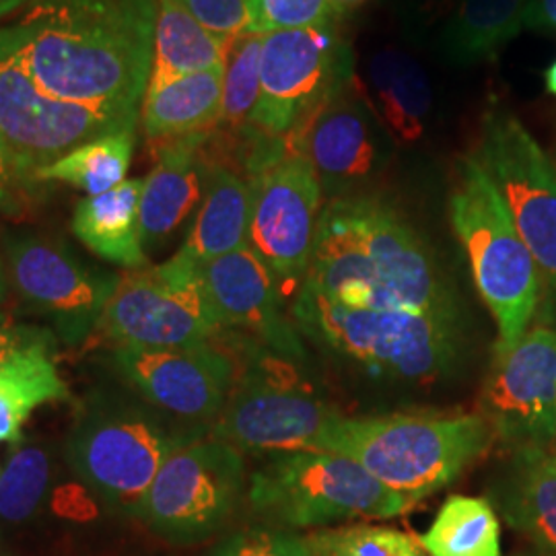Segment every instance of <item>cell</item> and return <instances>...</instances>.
<instances>
[{
	"label": "cell",
	"instance_id": "6da1fadb",
	"mask_svg": "<svg viewBox=\"0 0 556 556\" xmlns=\"http://www.w3.org/2000/svg\"><path fill=\"white\" fill-rule=\"evenodd\" d=\"M155 21L157 0H34L4 31L46 93L140 112Z\"/></svg>",
	"mask_w": 556,
	"mask_h": 556
},
{
	"label": "cell",
	"instance_id": "7a4b0ae2",
	"mask_svg": "<svg viewBox=\"0 0 556 556\" xmlns=\"http://www.w3.org/2000/svg\"><path fill=\"white\" fill-rule=\"evenodd\" d=\"M301 287L353 307L459 321L456 299L431 250L404 217L378 199L344 197L324 206Z\"/></svg>",
	"mask_w": 556,
	"mask_h": 556
},
{
	"label": "cell",
	"instance_id": "3957f363",
	"mask_svg": "<svg viewBox=\"0 0 556 556\" xmlns=\"http://www.w3.org/2000/svg\"><path fill=\"white\" fill-rule=\"evenodd\" d=\"M202 438V429L174 427L142 397L98 390L80 402L66 439V459L112 511L140 517L165 459Z\"/></svg>",
	"mask_w": 556,
	"mask_h": 556
},
{
	"label": "cell",
	"instance_id": "277c9868",
	"mask_svg": "<svg viewBox=\"0 0 556 556\" xmlns=\"http://www.w3.org/2000/svg\"><path fill=\"white\" fill-rule=\"evenodd\" d=\"M493 443V429L480 415L342 417L326 452L355 459L415 505L452 484Z\"/></svg>",
	"mask_w": 556,
	"mask_h": 556
},
{
	"label": "cell",
	"instance_id": "5b68a950",
	"mask_svg": "<svg viewBox=\"0 0 556 556\" xmlns=\"http://www.w3.org/2000/svg\"><path fill=\"white\" fill-rule=\"evenodd\" d=\"M450 220L470 262L478 295L497 324L495 357L511 351L536 314L542 277L536 260L477 157L457 163Z\"/></svg>",
	"mask_w": 556,
	"mask_h": 556
},
{
	"label": "cell",
	"instance_id": "8992f818",
	"mask_svg": "<svg viewBox=\"0 0 556 556\" xmlns=\"http://www.w3.org/2000/svg\"><path fill=\"white\" fill-rule=\"evenodd\" d=\"M291 319L299 334L383 378H439L456 363L459 349L454 319L353 307L305 287L295 293Z\"/></svg>",
	"mask_w": 556,
	"mask_h": 556
},
{
	"label": "cell",
	"instance_id": "52a82bcc",
	"mask_svg": "<svg viewBox=\"0 0 556 556\" xmlns=\"http://www.w3.org/2000/svg\"><path fill=\"white\" fill-rule=\"evenodd\" d=\"M260 514L291 528L388 519L413 507L358 462L330 452L270 454L250 482Z\"/></svg>",
	"mask_w": 556,
	"mask_h": 556
},
{
	"label": "cell",
	"instance_id": "ba28073f",
	"mask_svg": "<svg viewBox=\"0 0 556 556\" xmlns=\"http://www.w3.org/2000/svg\"><path fill=\"white\" fill-rule=\"evenodd\" d=\"M332 20L262 36L260 98L250 124L293 142L319 110L355 80L351 43Z\"/></svg>",
	"mask_w": 556,
	"mask_h": 556
},
{
	"label": "cell",
	"instance_id": "9c48e42d",
	"mask_svg": "<svg viewBox=\"0 0 556 556\" xmlns=\"http://www.w3.org/2000/svg\"><path fill=\"white\" fill-rule=\"evenodd\" d=\"M140 112L85 105L46 93L0 27V147L29 184L41 167L91 140L137 130Z\"/></svg>",
	"mask_w": 556,
	"mask_h": 556
},
{
	"label": "cell",
	"instance_id": "30bf717a",
	"mask_svg": "<svg viewBox=\"0 0 556 556\" xmlns=\"http://www.w3.org/2000/svg\"><path fill=\"white\" fill-rule=\"evenodd\" d=\"M220 330L200 266L179 252L160 266L122 275L96 328L112 346L139 349L206 344Z\"/></svg>",
	"mask_w": 556,
	"mask_h": 556
},
{
	"label": "cell",
	"instance_id": "8fae6325",
	"mask_svg": "<svg viewBox=\"0 0 556 556\" xmlns=\"http://www.w3.org/2000/svg\"><path fill=\"white\" fill-rule=\"evenodd\" d=\"M478 163L536 260L542 287L556 295V169L530 130L505 110L486 112Z\"/></svg>",
	"mask_w": 556,
	"mask_h": 556
},
{
	"label": "cell",
	"instance_id": "7c38bea8",
	"mask_svg": "<svg viewBox=\"0 0 556 556\" xmlns=\"http://www.w3.org/2000/svg\"><path fill=\"white\" fill-rule=\"evenodd\" d=\"M245 482L238 447L220 439H197L165 459L140 517L167 540L197 542L231 516Z\"/></svg>",
	"mask_w": 556,
	"mask_h": 556
},
{
	"label": "cell",
	"instance_id": "4fadbf2b",
	"mask_svg": "<svg viewBox=\"0 0 556 556\" xmlns=\"http://www.w3.org/2000/svg\"><path fill=\"white\" fill-rule=\"evenodd\" d=\"M342 415L321 397L254 367L233 386L211 431L239 452H326Z\"/></svg>",
	"mask_w": 556,
	"mask_h": 556
},
{
	"label": "cell",
	"instance_id": "5bb4252c",
	"mask_svg": "<svg viewBox=\"0 0 556 556\" xmlns=\"http://www.w3.org/2000/svg\"><path fill=\"white\" fill-rule=\"evenodd\" d=\"M248 181L252 186L248 245L266 264L280 293H298L318 236L324 194L318 174L305 155L289 153Z\"/></svg>",
	"mask_w": 556,
	"mask_h": 556
},
{
	"label": "cell",
	"instance_id": "9a60e30c",
	"mask_svg": "<svg viewBox=\"0 0 556 556\" xmlns=\"http://www.w3.org/2000/svg\"><path fill=\"white\" fill-rule=\"evenodd\" d=\"M4 254L17 293L52 319L66 344H80L98 328L119 275L91 268L64 243L34 233L9 236Z\"/></svg>",
	"mask_w": 556,
	"mask_h": 556
},
{
	"label": "cell",
	"instance_id": "2e32d148",
	"mask_svg": "<svg viewBox=\"0 0 556 556\" xmlns=\"http://www.w3.org/2000/svg\"><path fill=\"white\" fill-rule=\"evenodd\" d=\"M480 417L509 452L556 445V330H528L497 355L480 394Z\"/></svg>",
	"mask_w": 556,
	"mask_h": 556
},
{
	"label": "cell",
	"instance_id": "e0dca14e",
	"mask_svg": "<svg viewBox=\"0 0 556 556\" xmlns=\"http://www.w3.org/2000/svg\"><path fill=\"white\" fill-rule=\"evenodd\" d=\"M110 365L135 394L174 417H219L236 386V367L211 342L172 349L112 346Z\"/></svg>",
	"mask_w": 556,
	"mask_h": 556
},
{
	"label": "cell",
	"instance_id": "ac0fdd59",
	"mask_svg": "<svg viewBox=\"0 0 556 556\" xmlns=\"http://www.w3.org/2000/svg\"><path fill=\"white\" fill-rule=\"evenodd\" d=\"M365 89L355 79L326 103L293 142L305 155L330 199L349 197L386 163V135Z\"/></svg>",
	"mask_w": 556,
	"mask_h": 556
},
{
	"label": "cell",
	"instance_id": "d6986e66",
	"mask_svg": "<svg viewBox=\"0 0 556 556\" xmlns=\"http://www.w3.org/2000/svg\"><path fill=\"white\" fill-rule=\"evenodd\" d=\"M200 277L223 330L252 334L282 361L305 358L298 326L282 314L277 280L250 245L202 264Z\"/></svg>",
	"mask_w": 556,
	"mask_h": 556
},
{
	"label": "cell",
	"instance_id": "ffe728a7",
	"mask_svg": "<svg viewBox=\"0 0 556 556\" xmlns=\"http://www.w3.org/2000/svg\"><path fill=\"white\" fill-rule=\"evenodd\" d=\"M208 135L155 144L157 163L144 178L140 194V239L144 250H161L199 208L213 167L206 151Z\"/></svg>",
	"mask_w": 556,
	"mask_h": 556
},
{
	"label": "cell",
	"instance_id": "44dd1931",
	"mask_svg": "<svg viewBox=\"0 0 556 556\" xmlns=\"http://www.w3.org/2000/svg\"><path fill=\"white\" fill-rule=\"evenodd\" d=\"M493 501L540 555L556 556V445L514 450L493 480Z\"/></svg>",
	"mask_w": 556,
	"mask_h": 556
},
{
	"label": "cell",
	"instance_id": "7402d4cb",
	"mask_svg": "<svg viewBox=\"0 0 556 556\" xmlns=\"http://www.w3.org/2000/svg\"><path fill=\"white\" fill-rule=\"evenodd\" d=\"M213 161V160H211ZM252 186L238 172L213 163L197 219L179 254L202 266L248 245Z\"/></svg>",
	"mask_w": 556,
	"mask_h": 556
},
{
	"label": "cell",
	"instance_id": "603a6c76",
	"mask_svg": "<svg viewBox=\"0 0 556 556\" xmlns=\"http://www.w3.org/2000/svg\"><path fill=\"white\" fill-rule=\"evenodd\" d=\"M142 178L122 181L114 190L80 200L73 213V233L105 262L126 270L147 266L140 239Z\"/></svg>",
	"mask_w": 556,
	"mask_h": 556
},
{
	"label": "cell",
	"instance_id": "cb8c5ba5",
	"mask_svg": "<svg viewBox=\"0 0 556 556\" xmlns=\"http://www.w3.org/2000/svg\"><path fill=\"white\" fill-rule=\"evenodd\" d=\"M225 64L144 93L140 124L153 144L211 132L219 122Z\"/></svg>",
	"mask_w": 556,
	"mask_h": 556
},
{
	"label": "cell",
	"instance_id": "d4e9b609",
	"mask_svg": "<svg viewBox=\"0 0 556 556\" xmlns=\"http://www.w3.org/2000/svg\"><path fill=\"white\" fill-rule=\"evenodd\" d=\"M369 87L381 126L397 142H415L427 130L433 93L410 54L388 48L369 60Z\"/></svg>",
	"mask_w": 556,
	"mask_h": 556
},
{
	"label": "cell",
	"instance_id": "484cf974",
	"mask_svg": "<svg viewBox=\"0 0 556 556\" xmlns=\"http://www.w3.org/2000/svg\"><path fill=\"white\" fill-rule=\"evenodd\" d=\"M229 41L202 27L178 0H157L155 43L147 93L179 77L225 64Z\"/></svg>",
	"mask_w": 556,
	"mask_h": 556
},
{
	"label": "cell",
	"instance_id": "4316f807",
	"mask_svg": "<svg viewBox=\"0 0 556 556\" xmlns=\"http://www.w3.org/2000/svg\"><path fill=\"white\" fill-rule=\"evenodd\" d=\"M530 0H459L439 36L450 64L468 66L493 59L523 27Z\"/></svg>",
	"mask_w": 556,
	"mask_h": 556
},
{
	"label": "cell",
	"instance_id": "83f0119b",
	"mask_svg": "<svg viewBox=\"0 0 556 556\" xmlns=\"http://www.w3.org/2000/svg\"><path fill=\"white\" fill-rule=\"evenodd\" d=\"M54 351H31L0 369V443H17L29 415L48 402H66Z\"/></svg>",
	"mask_w": 556,
	"mask_h": 556
},
{
	"label": "cell",
	"instance_id": "f1b7e54d",
	"mask_svg": "<svg viewBox=\"0 0 556 556\" xmlns=\"http://www.w3.org/2000/svg\"><path fill=\"white\" fill-rule=\"evenodd\" d=\"M418 544L429 556H503L497 514L480 497L447 498Z\"/></svg>",
	"mask_w": 556,
	"mask_h": 556
},
{
	"label": "cell",
	"instance_id": "f546056e",
	"mask_svg": "<svg viewBox=\"0 0 556 556\" xmlns=\"http://www.w3.org/2000/svg\"><path fill=\"white\" fill-rule=\"evenodd\" d=\"M135 147L137 130H124L91 140L52 165L41 167L36 174V181H60L77 188L87 197H98L126 181Z\"/></svg>",
	"mask_w": 556,
	"mask_h": 556
},
{
	"label": "cell",
	"instance_id": "4dcf8cb0",
	"mask_svg": "<svg viewBox=\"0 0 556 556\" xmlns=\"http://www.w3.org/2000/svg\"><path fill=\"white\" fill-rule=\"evenodd\" d=\"M262 34L245 31L231 38L225 54L219 122L213 130L233 132L250 124L260 98Z\"/></svg>",
	"mask_w": 556,
	"mask_h": 556
},
{
	"label": "cell",
	"instance_id": "1f68e13d",
	"mask_svg": "<svg viewBox=\"0 0 556 556\" xmlns=\"http://www.w3.org/2000/svg\"><path fill=\"white\" fill-rule=\"evenodd\" d=\"M52 478V459L40 445L17 447L0 470V523H20L38 511Z\"/></svg>",
	"mask_w": 556,
	"mask_h": 556
},
{
	"label": "cell",
	"instance_id": "d6a6232c",
	"mask_svg": "<svg viewBox=\"0 0 556 556\" xmlns=\"http://www.w3.org/2000/svg\"><path fill=\"white\" fill-rule=\"evenodd\" d=\"M305 540L312 556H427L415 538L383 526H344Z\"/></svg>",
	"mask_w": 556,
	"mask_h": 556
},
{
	"label": "cell",
	"instance_id": "836d02e7",
	"mask_svg": "<svg viewBox=\"0 0 556 556\" xmlns=\"http://www.w3.org/2000/svg\"><path fill=\"white\" fill-rule=\"evenodd\" d=\"M248 7L250 31L262 36L278 29H301L337 20L328 0H248Z\"/></svg>",
	"mask_w": 556,
	"mask_h": 556
},
{
	"label": "cell",
	"instance_id": "e575fe53",
	"mask_svg": "<svg viewBox=\"0 0 556 556\" xmlns=\"http://www.w3.org/2000/svg\"><path fill=\"white\" fill-rule=\"evenodd\" d=\"M208 556H312L305 538L278 530H243L225 538Z\"/></svg>",
	"mask_w": 556,
	"mask_h": 556
},
{
	"label": "cell",
	"instance_id": "d590c367",
	"mask_svg": "<svg viewBox=\"0 0 556 556\" xmlns=\"http://www.w3.org/2000/svg\"><path fill=\"white\" fill-rule=\"evenodd\" d=\"M179 4L220 38H238L250 31V7L248 0H178Z\"/></svg>",
	"mask_w": 556,
	"mask_h": 556
},
{
	"label": "cell",
	"instance_id": "8d00e7d4",
	"mask_svg": "<svg viewBox=\"0 0 556 556\" xmlns=\"http://www.w3.org/2000/svg\"><path fill=\"white\" fill-rule=\"evenodd\" d=\"M56 338L52 330L25 326L0 314V369H4L15 358L31 351H54Z\"/></svg>",
	"mask_w": 556,
	"mask_h": 556
},
{
	"label": "cell",
	"instance_id": "74e56055",
	"mask_svg": "<svg viewBox=\"0 0 556 556\" xmlns=\"http://www.w3.org/2000/svg\"><path fill=\"white\" fill-rule=\"evenodd\" d=\"M397 20L410 34L427 29L441 13L447 11L452 0H392Z\"/></svg>",
	"mask_w": 556,
	"mask_h": 556
},
{
	"label": "cell",
	"instance_id": "f35d334b",
	"mask_svg": "<svg viewBox=\"0 0 556 556\" xmlns=\"http://www.w3.org/2000/svg\"><path fill=\"white\" fill-rule=\"evenodd\" d=\"M25 184H29V181L21 176L17 165L0 147V208L11 206L17 199L21 186H25Z\"/></svg>",
	"mask_w": 556,
	"mask_h": 556
},
{
	"label": "cell",
	"instance_id": "ab89813d",
	"mask_svg": "<svg viewBox=\"0 0 556 556\" xmlns=\"http://www.w3.org/2000/svg\"><path fill=\"white\" fill-rule=\"evenodd\" d=\"M523 27L536 31H555L556 0H530Z\"/></svg>",
	"mask_w": 556,
	"mask_h": 556
},
{
	"label": "cell",
	"instance_id": "60d3db41",
	"mask_svg": "<svg viewBox=\"0 0 556 556\" xmlns=\"http://www.w3.org/2000/svg\"><path fill=\"white\" fill-rule=\"evenodd\" d=\"M330 2V9H332V15L338 21L344 20L349 13H353L355 9H358L365 0H328Z\"/></svg>",
	"mask_w": 556,
	"mask_h": 556
},
{
	"label": "cell",
	"instance_id": "b9f144b4",
	"mask_svg": "<svg viewBox=\"0 0 556 556\" xmlns=\"http://www.w3.org/2000/svg\"><path fill=\"white\" fill-rule=\"evenodd\" d=\"M34 0H0V21L9 17L11 13L25 9L27 4H31Z\"/></svg>",
	"mask_w": 556,
	"mask_h": 556
},
{
	"label": "cell",
	"instance_id": "7bdbcfd3",
	"mask_svg": "<svg viewBox=\"0 0 556 556\" xmlns=\"http://www.w3.org/2000/svg\"><path fill=\"white\" fill-rule=\"evenodd\" d=\"M544 83H546L548 93H553L556 98V60L544 71Z\"/></svg>",
	"mask_w": 556,
	"mask_h": 556
},
{
	"label": "cell",
	"instance_id": "ee69618b",
	"mask_svg": "<svg viewBox=\"0 0 556 556\" xmlns=\"http://www.w3.org/2000/svg\"><path fill=\"white\" fill-rule=\"evenodd\" d=\"M7 293H9V268L0 258V303L7 299Z\"/></svg>",
	"mask_w": 556,
	"mask_h": 556
},
{
	"label": "cell",
	"instance_id": "f6af8a7d",
	"mask_svg": "<svg viewBox=\"0 0 556 556\" xmlns=\"http://www.w3.org/2000/svg\"><path fill=\"white\" fill-rule=\"evenodd\" d=\"M0 470H2V466H0Z\"/></svg>",
	"mask_w": 556,
	"mask_h": 556
},
{
	"label": "cell",
	"instance_id": "bcb514c9",
	"mask_svg": "<svg viewBox=\"0 0 556 556\" xmlns=\"http://www.w3.org/2000/svg\"><path fill=\"white\" fill-rule=\"evenodd\" d=\"M538 556H544V555H538Z\"/></svg>",
	"mask_w": 556,
	"mask_h": 556
},
{
	"label": "cell",
	"instance_id": "7dc6e473",
	"mask_svg": "<svg viewBox=\"0 0 556 556\" xmlns=\"http://www.w3.org/2000/svg\"><path fill=\"white\" fill-rule=\"evenodd\" d=\"M555 169H556V165H555Z\"/></svg>",
	"mask_w": 556,
	"mask_h": 556
}]
</instances>
